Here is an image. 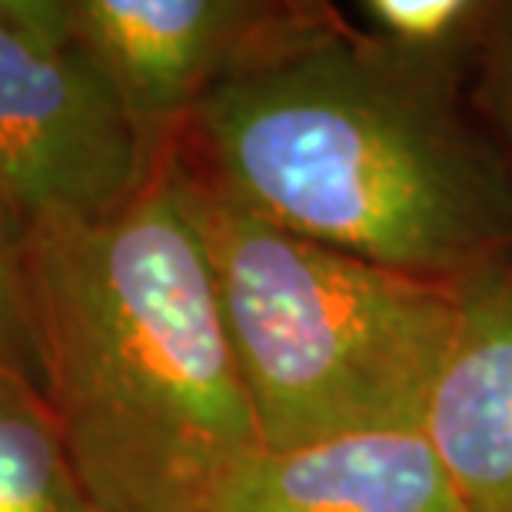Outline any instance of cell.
Returning <instances> with one entry per match:
<instances>
[{
  "label": "cell",
  "instance_id": "3",
  "mask_svg": "<svg viewBox=\"0 0 512 512\" xmlns=\"http://www.w3.org/2000/svg\"><path fill=\"white\" fill-rule=\"evenodd\" d=\"M173 177L263 446L419 426L456 330L459 290L273 227L190 173L177 153Z\"/></svg>",
  "mask_w": 512,
  "mask_h": 512
},
{
  "label": "cell",
  "instance_id": "10",
  "mask_svg": "<svg viewBox=\"0 0 512 512\" xmlns=\"http://www.w3.org/2000/svg\"><path fill=\"white\" fill-rule=\"evenodd\" d=\"M0 370H17L37 383L24 316V223L0 197Z\"/></svg>",
  "mask_w": 512,
  "mask_h": 512
},
{
  "label": "cell",
  "instance_id": "5",
  "mask_svg": "<svg viewBox=\"0 0 512 512\" xmlns=\"http://www.w3.org/2000/svg\"><path fill=\"white\" fill-rule=\"evenodd\" d=\"M303 4L266 0H70L74 34L157 147L197 104L273 44Z\"/></svg>",
  "mask_w": 512,
  "mask_h": 512
},
{
  "label": "cell",
  "instance_id": "9",
  "mask_svg": "<svg viewBox=\"0 0 512 512\" xmlns=\"http://www.w3.org/2000/svg\"><path fill=\"white\" fill-rule=\"evenodd\" d=\"M503 14V4L483 0H360L350 7V27L370 44L409 64L463 77Z\"/></svg>",
  "mask_w": 512,
  "mask_h": 512
},
{
  "label": "cell",
  "instance_id": "1",
  "mask_svg": "<svg viewBox=\"0 0 512 512\" xmlns=\"http://www.w3.org/2000/svg\"><path fill=\"white\" fill-rule=\"evenodd\" d=\"M459 80L303 4L200 100L173 153L273 227L459 290L512 260V160Z\"/></svg>",
  "mask_w": 512,
  "mask_h": 512
},
{
  "label": "cell",
  "instance_id": "6",
  "mask_svg": "<svg viewBox=\"0 0 512 512\" xmlns=\"http://www.w3.org/2000/svg\"><path fill=\"white\" fill-rule=\"evenodd\" d=\"M419 429L463 512H512V260L459 286Z\"/></svg>",
  "mask_w": 512,
  "mask_h": 512
},
{
  "label": "cell",
  "instance_id": "11",
  "mask_svg": "<svg viewBox=\"0 0 512 512\" xmlns=\"http://www.w3.org/2000/svg\"><path fill=\"white\" fill-rule=\"evenodd\" d=\"M483 67V94L489 114L496 117L499 130L506 137V153L512 160V4H503L499 24L486 44V54L479 60Z\"/></svg>",
  "mask_w": 512,
  "mask_h": 512
},
{
  "label": "cell",
  "instance_id": "8",
  "mask_svg": "<svg viewBox=\"0 0 512 512\" xmlns=\"http://www.w3.org/2000/svg\"><path fill=\"white\" fill-rule=\"evenodd\" d=\"M0 512H104L37 383L17 370H0Z\"/></svg>",
  "mask_w": 512,
  "mask_h": 512
},
{
  "label": "cell",
  "instance_id": "2",
  "mask_svg": "<svg viewBox=\"0 0 512 512\" xmlns=\"http://www.w3.org/2000/svg\"><path fill=\"white\" fill-rule=\"evenodd\" d=\"M37 389L104 512H210L263 449L167 147L110 217L24 230Z\"/></svg>",
  "mask_w": 512,
  "mask_h": 512
},
{
  "label": "cell",
  "instance_id": "4",
  "mask_svg": "<svg viewBox=\"0 0 512 512\" xmlns=\"http://www.w3.org/2000/svg\"><path fill=\"white\" fill-rule=\"evenodd\" d=\"M167 147L77 40L70 0H0V197L24 230L117 213Z\"/></svg>",
  "mask_w": 512,
  "mask_h": 512
},
{
  "label": "cell",
  "instance_id": "7",
  "mask_svg": "<svg viewBox=\"0 0 512 512\" xmlns=\"http://www.w3.org/2000/svg\"><path fill=\"white\" fill-rule=\"evenodd\" d=\"M210 512H463L419 426L260 449Z\"/></svg>",
  "mask_w": 512,
  "mask_h": 512
}]
</instances>
